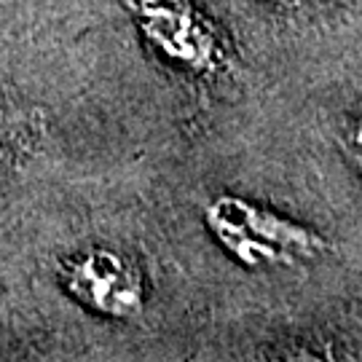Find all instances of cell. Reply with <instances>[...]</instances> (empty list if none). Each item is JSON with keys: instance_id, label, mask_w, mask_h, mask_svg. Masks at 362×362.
Wrapping results in <instances>:
<instances>
[{"instance_id": "6da1fadb", "label": "cell", "mask_w": 362, "mask_h": 362, "mask_svg": "<svg viewBox=\"0 0 362 362\" xmlns=\"http://www.w3.org/2000/svg\"><path fill=\"white\" fill-rule=\"evenodd\" d=\"M204 220L220 247L252 269L314 258L327 247L317 231L236 196L215 199L204 212Z\"/></svg>"}, {"instance_id": "7a4b0ae2", "label": "cell", "mask_w": 362, "mask_h": 362, "mask_svg": "<svg viewBox=\"0 0 362 362\" xmlns=\"http://www.w3.org/2000/svg\"><path fill=\"white\" fill-rule=\"evenodd\" d=\"M62 287L81 306L110 320H129L145 306L143 274L107 247H89L62 263Z\"/></svg>"}, {"instance_id": "3957f363", "label": "cell", "mask_w": 362, "mask_h": 362, "mask_svg": "<svg viewBox=\"0 0 362 362\" xmlns=\"http://www.w3.org/2000/svg\"><path fill=\"white\" fill-rule=\"evenodd\" d=\"M145 38L172 62L191 70H215L223 46L204 16L188 0H132Z\"/></svg>"}, {"instance_id": "277c9868", "label": "cell", "mask_w": 362, "mask_h": 362, "mask_svg": "<svg viewBox=\"0 0 362 362\" xmlns=\"http://www.w3.org/2000/svg\"><path fill=\"white\" fill-rule=\"evenodd\" d=\"M346 148L349 156L357 161V167L362 169V107L351 116L349 129H346Z\"/></svg>"}, {"instance_id": "5b68a950", "label": "cell", "mask_w": 362, "mask_h": 362, "mask_svg": "<svg viewBox=\"0 0 362 362\" xmlns=\"http://www.w3.org/2000/svg\"><path fill=\"white\" fill-rule=\"evenodd\" d=\"M276 8H285V11H300V8H309V6H320L325 0H266Z\"/></svg>"}, {"instance_id": "8992f818", "label": "cell", "mask_w": 362, "mask_h": 362, "mask_svg": "<svg viewBox=\"0 0 362 362\" xmlns=\"http://www.w3.org/2000/svg\"><path fill=\"white\" fill-rule=\"evenodd\" d=\"M3 158H6V140H3V132H0V164H3Z\"/></svg>"}]
</instances>
